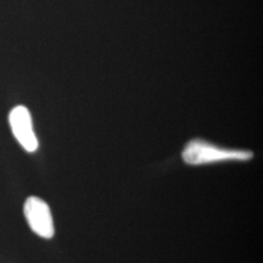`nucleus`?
<instances>
[{
	"label": "nucleus",
	"mask_w": 263,
	"mask_h": 263,
	"mask_svg": "<svg viewBox=\"0 0 263 263\" xmlns=\"http://www.w3.org/2000/svg\"><path fill=\"white\" fill-rule=\"evenodd\" d=\"M253 151L220 147L202 139H193L188 141L182 151V159L184 163L191 166L208 165L227 161L242 162L253 159Z\"/></svg>",
	"instance_id": "1"
},
{
	"label": "nucleus",
	"mask_w": 263,
	"mask_h": 263,
	"mask_svg": "<svg viewBox=\"0 0 263 263\" xmlns=\"http://www.w3.org/2000/svg\"><path fill=\"white\" fill-rule=\"evenodd\" d=\"M24 213L28 226L37 235L51 239L55 234L54 221L50 207L40 198L28 197L24 206Z\"/></svg>",
	"instance_id": "2"
},
{
	"label": "nucleus",
	"mask_w": 263,
	"mask_h": 263,
	"mask_svg": "<svg viewBox=\"0 0 263 263\" xmlns=\"http://www.w3.org/2000/svg\"><path fill=\"white\" fill-rule=\"evenodd\" d=\"M9 123L15 138L26 151L34 152L37 149V138L33 130L31 115L26 106L14 107L9 114Z\"/></svg>",
	"instance_id": "3"
}]
</instances>
